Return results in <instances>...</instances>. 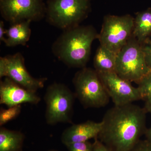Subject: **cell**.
<instances>
[{
	"mask_svg": "<svg viewBox=\"0 0 151 151\" xmlns=\"http://www.w3.org/2000/svg\"><path fill=\"white\" fill-rule=\"evenodd\" d=\"M93 144V151H111L100 141L95 138Z\"/></svg>",
	"mask_w": 151,
	"mask_h": 151,
	"instance_id": "22",
	"label": "cell"
},
{
	"mask_svg": "<svg viewBox=\"0 0 151 151\" xmlns=\"http://www.w3.org/2000/svg\"><path fill=\"white\" fill-rule=\"evenodd\" d=\"M8 77L26 89L37 92L43 88L46 78H35L25 65L24 58L20 52L0 58V78Z\"/></svg>",
	"mask_w": 151,
	"mask_h": 151,
	"instance_id": "8",
	"label": "cell"
},
{
	"mask_svg": "<svg viewBox=\"0 0 151 151\" xmlns=\"http://www.w3.org/2000/svg\"><path fill=\"white\" fill-rule=\"evenodd\" d=\"M134 23V18L129 14L106 16L98 35L100 45L117 55L132 36Z\"/></svg>",
	"mask_w": 151,
	"mask_h": 151,
	"instance_id": "7",
	"label": "cell"
},
{
	"mask_svg": "<svg viewBox=\"0 0 151 151\" xmlns=\"http://www.w3.org/2000/svg\"><path fill=\"white\" fill-rule=\"evenodd\" d=\"M54 151V150H51V151Z\"/></svg>",
	"mask_w": 151,
	"mask_h": 151,
	"instance_id": "26",
	"label": "cell"
},
{
	"mask_svg": "<svg viewBox=\"0 0 151 151\" xmlns=\"http://www.w3.org/2000/svg\"><path fill=\"white\" fill-rule=\"evenodd\" d=\"M40 101L36 92L26 89L8 77L0 82L1 104L9 108L23 103L37 105Z\"/></svg>",
	"mask_w": 151,
	"mask_h": 151,
	"instance_id": "11",
	"label": "cell"
},
{
	"mask_svg": "<svg viewBox=\"0 0 151 151\" xmlns=\"http://www.w3.org/2000/svg\"><path fill=\"white\" fill-rule=\"evenodd\" d=\"M91 10V0H48L45 17L49 24L63 31L79 25Z\"/></svg>",
	"mask_w": 151,
	"mask_h": 151,
	"instance_id": "3",
	"label": "cell"
},
{
	"mask_svg": "<svg viewBox=\"0 0 151 151\" xmlns=\"http://www.w3.org/2000/svg\"><path fill=\"white\" fill-rule=\"evenodd\" d=\"M73 83L75 95L85 108H101L109 102L110 97L95 70L83 68L75 73Z\"/></svg>",
	"mask_w": 151,
	"mask_h": 151,
	"instance_id": "5",
	"label": "cell"
},
{
	"mask_svg": "<svg viewBox=\"0 0 151 151\" xmlns=\"http://www.w3.org/2000/svg\"><path fill=\"white\" fill-rule=\"evenodd\" d=\"M21 105L9 107L8 109H1L0 111V126L15 119L21 112Z\"/></svg>",
	"mask_w": 151,
	"mask_h": 151,
	"instance_id": "17",
	"label": "cell"
},
{
	"mask_svg": "<svg viewBox=\"0 0 151 151\" xmlns=\"http://www.w3.org/2000/svg\"><path fill=\"white\" fill-rule=\"evenodd\" d=\"M130 151H151V142L140 140Z\"/></svg>",
	"mask_w": 151,
	"mask_h": 151,
	"instance_id": "21",
	"label": "cell"
},
{
	"mask_svg": "<svg viewBox=\"0 0 151 151\" xmlns=\"http://www.w3.org/2000/svg\"><path fill=\"white\" fill-rule=\"evenodd\" d=\"M102 122L88 121L81 124H73L63 132L61 141L65 145L81 142L97 138L102 129Z\"/></svg>",
	"mask_w": 151,
	"mask_h": 151,
	"instance_id": "12",
	"label": "cell"
},
{
	"mask_svg": "<svg viewBox=\"0 0 151 151\" xmlns=\"http://www.w3.org/2000/svg\"><path fill=\"white\" fill-rule=\"evenodd\" d=\"M147 65L151 69V39L141 44Z\"/></svg>",
	"mask_w": 151,
	"mask_h": 151,
	"instance_id": "20",
	"label": "cell"
},
{
	"mask_svg": "<svg viewBox=\"0 0 151 151\" xmlns=\"http://www.w3.org/2000/svg\"><path fill=\"white\" fill-rule=\"evenodd\" d=\"M151 71L146 63L142 45L132 35L117 55L116 73L127 81L138 84Z\"/></svg>",
	"mask_w": 151,
	"mask_h": 151,
	"instance_id": "4",
	"label": "cell"
},
{
	"mask_svg": "<svg viewBox=\"0 0 151 151\" xmlns=\"http://www.w3.org/2000/svg\"><path fill=\"white\" fill-rule=\"evenodd\" d=\"M144 108L132 103L116 106L103 117L97 139L111 151H130L145 133Z\"/></svg>",
	"mask_w": 151,
	"mask_h": 151,
	"instance_id": "1",
	"label": "cell"
},
{
	"mask_svg": "<svg viewBox=\"0 0 151 151\" xmlns=\"http://www.w3.org/2000/svg\"><path fill=\"white\" fill-rule=\"evenodd\" d=\"M132 35L140 44L144 43L150 38L151 35V8L136 14Z\"/></svg>",
	"mask_w": 151,
	"mask_h": 151,
	"instance_id": "14",
	"label": "cell"
},
{
	"mask_svg": "<svg viewBox=\"0 0 151 151\" xmlns=\"http://www.w3.org/2000/svg\"><path fill=\"white\" fill-rule=\"evenodd\" d=\"M137 88L142 100H145L151 97V71L138 83Z\"/></svg>",
	"mask_w": 151,
	"mask_h": 151,
	"instance_id": "18",
	"label": "cell"
},
{
	"mask_svg": "<svg viewBox=\"0 0 151 151\" xmlns=\"http://www.w3.org/2000/svg\"><path fill=\"white\" fill-rule=\"evenodd\" d=\"M116 58L117 54L100 45L94 57L95 70L98 73L116 72Z\"/></svg>",
	"mask_w": 151,
	"mask_h": 151,
	"instance_id": "15",
	"label": "cell"
},
{
	"mask_svg": "<svg viewBox=\"0 0 151 151\" xmlns=\"http://www.w3.org/2000/svg\"><path fill=\"white\" fill-rule=\"evenodd\" d=\"M6 33V29L4 28V24L3 21L0 22V41L4 42L6 38L5 37V35Z\"/></svg>",
	"mask_w": 151,
	"mask_h": 151,
	"instance_id": "23",
	"label": "cell"
},
{
	"mask_svg": "<svg viewBox=\"0 0 151 151\" xmlns=\"http://www.w3.org/2000/svg\"><path fill=\"white\" fill-rule=\"evenodd\" d=\"M145 101V103L144 109L145 110L146 112L151 113V97Z\"/></svg>",
	"mask_w": 151,
	"mask_h": 151,
	"instance_id": "24",
	"label": "cell"
},
{
	"mask_svg": "<svg viewBox=\"0 0 151 151\" xmlns=\"http://www.w3.org/2000/svg\"><path fill=\"white\" fill-rule=\"evenodd\" d=\"M145 134L147 139L151 142V127L148 129L146 130Z\"/></svg>",
	"mask_w": 151,
	"mask_h": 151,
	"instance_id": "25",
	"label": "cell"
},
{
	"mask_svg": "<svg viewBox=\"0 0 151 151\" xmlns=\"http://www.w3.org/2000/svg\"><path fill=\"white\" fill-rule=\"evenodd\" d=\"M45 118L48 125L71 122L74 95L64 84L55 82L47 89L44 97Z\"/></svg>",
	"mask_w": 151,
	"mask_h": 151,
	"instance_id": "6",
	"label": "cell"
},
{
	"mask_svg": "<svg viewBox=\"0 0 151 151\" xmlns=\"http://www.w3.org/2000/svg\"><path fill=\"white\" fill-rule=\"evenodd\" d=\"M46 9L43 0H0L2 17L12 24L40 20L45 17Z\"/></svg>",
	"mask_w": 151,
	"mask_h": 151,
	"instance_id": "9",
	"label": "cell"
},
{
	"mask_svg": "<svg viewBox=\"0 0 151 151\" xmlns=\"http://www.w3.org/2000/svg\"><path fill=\"white\" fill-rule=\"evenodd\" d=\"M22 132L0 128V151H21L24 139Z\"/></svg>",
	"mask_w": 151,
	"mask_h": 151,
	"instance_id": "16",
	"label": "cell"
},
{
	"mask_svg": "<svg viewBox=\"0 0 151 151\" xmlns=\"http://www.w3.org/2000/svg\"><path fill=\"white\" fill-rule=\"evenodd\" d=\"M31 21H24L12 25L6 29L7 37L4 41L6 46L12 47L22 45L24 46L29 40L31 35L30 27Z\"/></svg>",
	"mask_w": 151,
	"mask_h": 151,
	"instance_id": "13",
	"label": "cell"
},
{
	"mask_svg": "<svg viewBox=\"0 0 151 151\" xmlns=\"http://www.w3.org/2000/svg\"><path fill=\"white\" fill-rule=\"evenodd\" d=\"M69 151H93V144L88 141L65 145Z\"/></svg>",
	"mask_w": 151,
	"mask_h": 151,
	"instance_id": "19",
	"label": "cell"
},
{
	"mask_svg": "<svg viewBox=\"0 0 151 151\" xmlns=\"http://www.w3.org/2000/svg\"><path fill=\"white\" fill-rule=\"evenodd\" d=\"M109 97L116 106H122L142 100L137 87H134L115 72L98 73Z\"/></svg>",
	"mask_w": 151,
	"mask_h": 151,
	"instance_id": "10",
	"label": "cell"
},
{
	"mask_svg": "<svg viewBox=\"0 0 151 151\" xmlns=\"http://www.w3.org/2000/svg\"><path fill=\"white\" fill-rule=\"evenodd\" d=\"M99 34L92 26H77L65 30L52 46L55 56L68 67H85L92 42Z\"/></svg>",
	"mask_w": 151,
	"mask_h": 151,
	"instance_id": "2",
	"label": "cell"
}]
</instances>
